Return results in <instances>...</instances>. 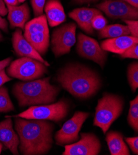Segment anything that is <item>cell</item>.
Segmentation results:
<instances>
[{
    "label": "cell",
    "mask_w": 138,
    "mask_h": 155,
    "mask_svg": "<svg viewBox=\"0 0 138 155\" xmlns=\"http://www.w3.org/2000/svg\"><path fill=\"white\" fill-rule=\"evenodd\" d=\"M3 36L2 34L1 33V32H0V41H3Z\"/></svg>",
    "instance_id": "8d00e7d4"
},
{
    "label": "cell",
    "mask_w": 138,
    "mask_h": 155,
    "mask_svg": "<svg viewBox=\"0 0 138 155\" xmlns=\"http://www.w3.org/2000/svg\"><path fill=\"white\" fill-rule=\"evenodd\" d=\"M56 81L72 96L81 99L96 95L102 84L96 71L80 64H69L60 69Z\"/></svg>",
    "instance_id": "7a4b0ae2"
},
{
    "label": "cell",
    "mask_w": 138,
    "mask_h": 155,
    "mask_svg": "<svg viewBox=\"0 0 138 155\" xmlns=\"http://www.w3.org/2000/svg\"><path fill=\"white\" fill-rule=\"evenodd\" d=\"M96 6L112 19L137 20L138 18L137 8L122 0H104Z\"/></svg>",
    "instance_id": "8fae6325"
},
{
    "label": "cell",
    "mask_w": 138,
    "mask_h": 155,
    "mask_svg": "<svg viewBox=\"0 0 138 155\" xmlns=\"http://www.w3.org/2000/svg\"><path fill=\"white\" fill-rule=\"evenodd\" d=\"M3 150V144L2 143H0V154H1L2 151Z\"/></svg>",
    "instance_id": "d590c367"
},
{
    "label": "cell",
    "mask_w": 138,
    "mask_h": 155,
    "mask_svg": "<svg viewBox=\"0 0 138 155\" xmlns=\"http://www.w3.org/2000/svg\"><path fill=\"white\" fill-rule=\"evenodd\" d=\"M46 0H31V5L35 17L43 14Z\"/></svg>",
    "instance_id": "d4e9b609"
},
{
    "label": "cell",
    "mask_w": 138,
    "mask_h": 155,
    "mask_svg": "<svg viewBox=\"0 0 138 155\" xmlns=\"http://www.w3.org/2000/svg\"><path fill=\"white\" fill-rule=\"evenodd\" d=\"M98 14H102L101 11L98 9L81 8L72 10L69 13V16L77 22L86 33L92 35L94 33V28L91 24L92 20Z\"/></svg>",
    "instance_id": "9a60e30c"
},
{
    "label": "cell",
    "mask_w": 138,
    "mask_h": 155,
    "mask_svg": "<svg viewBox=\"0 0 138 155\" xmlns=\"http://www.w3.org/2000/svg\"><path fill=\"white\" fill-rule=\"evenodd\" d=\"M24 37L41 55L47 52L50 45V34L46 15L42 14L27 22Z\"/></svg>",
    "instance_id": "5b68a950"
},
{
    "label": "cell",
    "mask_w": 138,
    "mask_h": 155,
    "mask_svg": "<svg viewBox=\"0 0 138 155\" xmlns=\"http://www.w3.org/2000/svg\"><path fill=\"white\" fill-rule=\"evenodd\" d=\"M108 21L103 16L102 14H98L94 16L92 20V27L97 30H101L107 25Z\"/></svg>",
    "instance_id": "cb8c5ba5"
},
{
    "label": "cell",
    "mask_w": 138,
    "mask_h": 155,
    "mask_svg": "<svg viewBox=\"0 0 138 155\" xmlns=\"http://www.w3.org/2000/svg\"><path fill=\"white\" fill-rule=\"evenodd\" d=\"M6 6H18L19 5L18 0H4Z\"/></svg>",
    "instance_id": "d6a6232c"
},
{
    "label": "cell",
    "mask_w": 138,
    "mask_h": 155,
    "mask_svg": "<svg viewBox=\"0 0 138 155\" xmlns=\"http://www.w3.org/2000/svg\"><path fill=\"white\" fill-rule=\"evenodd\" d=\"M8 8L6 6L4 0H0V15L5 16L8 14Z\"/></svg>",
    "instance_id": "f546056e"
},
{
    "label": "cell",
    "mask_w": 138,
    "mask_h": 155,
    "mask_svg": "<svg viewBox=\"0 0 138 155\" xmlns=\"http://www.w3.org/2000/svg\"><path fill=\"white\" fill-rule=\"evenodd\" d=\"M129 35H130V30L126 25L112 24L106 25L103 29L100 30L99 33V38H113Z\"/></svg>",
    "instance_id": "ffe728a7"
},
{
    "label": "cell",
    "mask_w": 138,
    "mask_h": 155,
    "mask_svg": "<svg viewBox=\"0 0 138 155\" xmlns=\"http://www.w3.org/2000/svg\"><path fill=\"white\" fill-rule=\"evenodd\" d=\"M125 140L133 153L136 155L138 154V137H127Z\"/></svg>",
    "instance_id": "83f0119b"
},
{
    "label": "cell",
    "mask_w": 138,
    "mask_h": 155,
    "mask_svg": "<svg viewBox=\"0 0 138 155\" xmlns=\"http://www.w3.org/2000/svg\"><path fill=\"white\" fill-rule=\"evenodd\" d=\"M14 110V106L12 103L8 88L6 87H0V112L8 113Z\"/></svg>",
    "instance_id": "7402d4cb"
},
{
    "label": "cell",
    "mask_w": 138,
    "mask_h": 155,
    "mask_svg": "<svg viewBox=\"0 0 138 155\" xmlns=\"http://www.w3.org/2000/svg\"><path fill=\"white\" fill-rule=\"evenodd\" d=\"M47 67L36 59L22 57L10 63L7 73L14 78L27 82L40 78L48 72Z\"/></svg>",
    "instance_id": "8992f818"
},
{
    "label": "cell",
    "mask_w": 138,
    "mask_h": 155,
    "mask_svg": "<svg viewBox=\"0 0 138 155\" xmlns=\"http://www.w3.org/2000/svg\"><path fill=\"white\" fill-rule=\"evenodd\" d=\"M0 29L6 33L8 32V23L6 19L1 17V15H0Z\"/></svg>",
    "instance_id": "4dcf8cb0"
},
{
    "label": "cell",
    "mask_w": 138,
    "mask_h": 155,
    "mask_svg": "<svg viewBox=\"0 0 138 155\" xmlns=\"http://www.w3.org/2000/svg\"><path fill=\"white\" fill-rule=\"evenodd\" d=\"M68 111L69 104L63 100L51 104L32 106L22 113L12 117L59 122L67 116Z\"/></svg>",
    "instance_id": "52a82bcc"
},
{
    "label": "cell",
    "mask_w": 138,
    "mask_h": 155,
    "mask_svg": "<svg viewBox=\"0 0 138 155\" xmlns=\"http://www.w3.org/2000/svg\"><path fill=\"white\" fill-rule=\"evenodd\" d=\"M137 43L138 38L130 35H123L105 40L101 43L100 46L106 51L120 55L131 46Z\"/></svg>",
    "instance_id": "2e32d148"
},
{
    "label": "cell",
    "mask_w": 138,
    "mask_h": 155,
    "mask_svg": "<svg viewBox=\"0 0 138 155\" xmlns=\"http://www.w3.org/2000/svg\"><path fill=\"white\" fill-rule=\"evenodd\" d=\"M124 107V100L121 97L105 93L98 100L96 108L94 126L100 127L104 134L112 124L120 116Z\"/></svg>",
    "instance_id": "277c9868"
},
{
    "label": "cell",
    "mask_w": 138,
    "mask_h": 155,
    "mask_svg": "<svg viewBox=\"0 0 138 155\" xmlns=\"http://www.w3.org/2000/svg\"><path fill=\"white\" fill-rule=\"evenodd\" d=\"M101 149L98 137L93 133H81L80 140L65 145L63 155H97Z\"/></svg>",
    "instance_id": "7c38bea8"
},
{
    "label": "cell",
    "mask_w": 138,
    "mask_h": 155,
    "mask_svg": "<svg viewBox=\"0 0 138 155\" xmlns=\"http://www.w3.org/2000/svg\"><path fill=\"white\" fill-rule=\"evenodd\" d=\"M12 43L14 51L18 56L32 58L41 62L45 66H50L48 62L42 57L37 50L25 38L21 28H16L13 33Z\"/></svg>",
    "instance_id": "4fadbf2b"
},
{
    "label": "cell",
    "mask_w": 138,
    "mask_h": 155,
    "mask_svg": "<svg viewBox=\"0 0 138 155\" xmlns=\"http://www.w3.org/2000/svg\"><path fill=\"white\" fill-rule=\"evenodd\" d=\"M76 25L71 22L61 26L53 32L51 45L55 57L68 53L75 45Z\"/></svg>",
    "instance_id": "ba28073f"
},
{
    "label": "cell",
    "mask_w": 138,
    "mask_h": 155,
    "mask_svg": "<svg viewBox=\"0 0 138 155\" xmlns=\"http://www.w3.org/2000/svg\"><path fill=\"white\" fill-rule=\"evenodd\" d=\"M128 122L132 129L138 131V97L130 101V107L128 116Z\"/></svg>",
    "instance_id": "44dd1931"
},
{
    "label": "cell",
    "mask_w": 138,
    "mask_h": 155,
    "mask_svg": "<svg viewBox=\"0 0 138 155\" xmlns=\"http://www.w3.org/2000/svg\"><path fill=\"white\" fill-rule=\"evenodd\" d=\"M15 129L19 138V149L24 155L47 154L53 143L54 124L46 120L16 117Z\"/></svg>",
    "instance_id": "6da1fadb"
},
{
    "label": "cell",
    "mask_w": 138,
    "mask_h": 155,
    "mask_svg": "<svg viewBox=\"0 0 138 155\" xmlns=\"http://www.w3.org/2000/svg\"><path fill=\"white\" fill-rule=\"evenodd\" d=\"M12 79L7 75L5 69L0 71V87L3 86V85L5 83L9 82Z\"/></svg>",
    "instance_id": "f1b7e54d"
},
{
    "label": "cell",
    "mask_w": 138,
    "mask_h": 155,
    "mask_svg": "<svg viewBox=\"0 0 138 155\" xmlns=\"http://www.w3.org/2000/svg\"><path fill=\"white\" fill-rule=\"evenodd\" d=\"M120 56L122 58H133V59H138V45L135 44L131 47L128 48L123 53L120 54Z\"/></svg>",
    "instance_id": "484cf974"
},
{
    "label": "cell",
    "mask_w": 138,
    "mask_h": 155,
    "mask_svg": "<svg viewBox=\"0 0 138 155\" xmlns=\"http://www.w3.org/2000/svg\"><path fill=\"white\" fill-rule=\"evenodd\" d=\"M50 77L18 82L14 85L12 93L21 107L47 104L54 103L59 94V88L50 82Z\"/></svg>",
    "instance_id": "3957f363"
},
{
    "label": "cell",
    "mask_w": 138,
    "mask_h": 155,
    "mask_svg": "<svg viewBox=\"0 0 138 155\" xmlns=\"http://www.w3.org/2000/svg\"><path fill=\"white\" fill-rule=\"evenodd\" d=\"M74 2L78 4H84V3H93L98 1V0H73Z\"/></svg>",
    "instance_id": "e575fe53"
},
{
    "label": "cell",
    "mask_w": 138,
    "mask_h": 155,
    "mask_svg": "<svg viewBox=\"0 0 138 155\" xmlns=\"http://www.w3.org/2000/svg\"><path fill=\"white\" fill-rule=\"evenodd\" d=\"M130 5L137 8H138V0H122Z\"/></svg>",
    "instance_id": "836d02e7"
},
{
    "label": "cell",
    "mask_w": 138,
    "mask_h": 155,
    "mask_svg": "<svg viewBox=\"0 0 138 155\" xmlns=\"http://www.w3.org/2000/svg\"><path fill=\"white\" fill-rule=\"evenodd\" d=\"M89 116V113L77 111L73 116L67 120L55 135V141L58 145L64 146L77 142L79 133Z\"/></svg>",
    "instance_id": "9c48e42d"
},
{
    "label": "cell",
    "mask_w": 138,
    "mask_h": 155,
    "mask_svg": "<svg viewBox=\"0 0 138 155\" xmlns=\"http://www.w3.org/2000/svg\"><path fill=\"white\" fill-rule=\"evenodd\" d=\"M11 58H8L0 61V71L3 69H5L6 67H8L11 63Z\"/></svg>",
    "instance_id": "1f68e13d"
},
{
    "label": "cell",
    "mask_w": 138,
    "mask_h": 155,
    "mask_svg": "<svg viewBox=\"0 0 138 155\" xmlns=\"http://www.w3.org/2000/svg\"><path fill=\"white\" fill-rule=\"evenodd\" d=\"M76 50L80 56L93 61L103 68L108 54L101 48L96 40L79 33Z\"/></svg>",
    "instance_id": "30bf717a"
},
{
    "label": "cell",
    "mask_w": 138,
    "mask_h": 155,
    "mask_svg": "<svg viewBox=\"0 0 138 155\" xmlns=\"http://www.w3.org/2000/svg\"><path fill=\"white\" fill-rule=\"evenodd\" d=\"M106 142L112 155H130V151L121 133L110 131L106 135Z\"/></svg>",
    "instance_id": "d6986e66"
},
{
    "label": "cell",
    "mask_w": 138,
    "mask_h": 155,
    "mask_svg": "<svg viewBox=\"0 0 138 155\" xmlns=\"http://www.w3.org/2000/svg\"><path fill=\"white\" fill-rule=\"evenodd\" d=\"M46 18L52 27L58 26L66 21V15L59 0H49L45 7Z\"/></svg>",
    "instance_id": "ac0fdd59"
},
{
    "label": "cell",
    "mask_w": 138,
    "mask_h": 155,
    "mask_svg": "<svg viewBox=\"0 0 138 155\" xmlns=\"http://www.w3.org/2000/svg\"><path fill=\"white\" fill-rule=\"evenodd\" d=\"M19 1V3H24L25 1H26V0H18Z\"/></svg>",
    "instance_id": "74e56055"
},
{
    "label": "cell",
    "mask_w": 138,
    "mask_h": 155,
    "mask_svg": "<svg viewBox=\"0 0 138 155\" xmlns=\"http://www.w3.org/2000/svg\"><path fill=\"white\" fill-rule=\"evenodd\" d=\"M123 21L126 23L131 36L138 38V21L137 20L126 19L123 20Z\"/></svg>",
    "instance_id": "4316f807"
},
{
    "label": "cell",
    "mask_w": 138,
    "mask_h": 155,
    "mask_svg": "<svg viewBox=\"0 0 138 155\" xmlns=\"http://www.w3.org/2000/svg\"><path fill=\"white\" fill-rule=\"evenodd\" d=\"M6 117L5 120L0 122V142L13 154L18 155L19 154V136L13 129L11 118Z\"/></svg>",
    "instance_id": "5bb4252c"
},
{
    "label": "cell",
    "mask_w": 138,
    "mask_h": 155,
    "mask_svg": "<svg viewBox=\"0 0 138 155\" xmlns=\"http://www.w3.org/2000/svg\"><path fill=\"white\" fill-rule=\"evenodd\" d=\"M128 80L130 86L133 92H135L138 87V63L133 62L128 68Z\"/></svg>",
    "instance_id": "603a6c76"
},
{
    "label": "cell",
    "mask_w": 138,
    "mask_h": 155,
    "mask_svg": "<svg viewBox=\"0 0 138 155\" xmlns=\"http://www.w3.org/2000/svg\"><path fill=\"white\" fill-rule=\"evenodd\" d=\"M8 19L11 27L24 30L30 18V9L25 3L20 6H7Z\"/></svg>",
    "instance_id": "e0dca14e"
}]
</instances>
